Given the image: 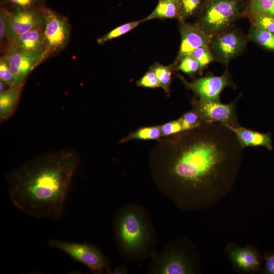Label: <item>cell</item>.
I'll return each mask as SVG.
<instances>
[{"label":"cell","instance_id":"7c38bea8","mask_svg":"<svg viewBox=\"0 0 274 274\" xmlns=\"http://www.w3.org/2000/svg\"><path fill=\"white\" fill-rule=\"evenodd\" d=\"M187 85L200 99L220 101L222 91L225 87L231 86L232 83L229 74L226 72L221 76L210 75L196 79Z\"/></svg>","mask_w":274,"mask_h":274},{"label":"cell","instance_id":"52a82bcc","mask_svg":"<svg viewBox=\"0 0 274 274\" xmlns=\"http://www.w3.org/2000/svg\"><path fill=\"white\" fill-rule=\"evenodd\" d=\"M148 272L155 274H189L193 273L194 270L183 252L167 247L156 256Z\"/></svg>","mask_w":274,"mask_h":274},{"label":"cell","instance_id":"9c48e42d","mask_svg":"<svg viewBox=\"0 0 274 274\" xmlns=\"http://www.w3.org/2000/svg\"><path fill=\"white\" fill-rule=\"evenodd\" d=\"M246 43L237 30L226 29L212 37L210 48L218 60L227 63L243 51Z\"/></svg>","mask_w":274,"mask_h":274},{"label":"cell","instance_id":"6da1fadb","mask_svg":"<svg viewBox=\"0 0 274 274\" xmlns=\"http://www.w3.org/2000/svg\"><path fill=\"white\" fill-rule=\"evenodd\" d=\"M188 131L177 140L160 169L158 187L182 210L207 209L232 189L244 148L234 132L220 123H202Z\"/></svg>","mask_w":274,"mask_h":274},{"label":"cell","instance_id":"5bb4252c","mask_svg":"<svg viewBox=\"0 0 274 274\" xmlns=\"http://www.w3.org/2000/svg\"><path fill=\"white\" fill-rule=\"evenodd\" d=\"M10 40L9 49L29 51H48L43 36V26L34 28Z\"/></svg>","mask_w":274,"mask_h":274},{"label":"cell","instance_id":"d6986e66","mask_svg":"<svg viewBox=\"0 0 274 274\" xmlns=\"http://www.w3.org/2000/svg\"><path fill=\"white\" fill-rule=\"evenodd\" d=\"M251 40L263 47L274 51V34L252 25L249 31Z\"/></svg>","mask_w":274,"mask_h":274},{"label":"cell","instance_id":"cb8c5ba5","mask_svg":"<svg viewBox=\"0 0 274 274\" xmlns=\"http://www.w3.org/2000/svg\"><path fill=\"white\" fill-rule=\"evenodd\" d=\"M199 63L198 71L203 69L214 59L210 46H201L196 49L191 54Z\"/></svg>","mask_w":274,"mask_h":274},{"label":"cell","instance_id":"9a60e30c","mask_svg":"<svg viewBox=\"0 0 274 274\" xmlns=\"http://www.w3.org/2000/svg\"><path fill=\"white\" fill-rule=\"evenodd\" d=\"M228 255L234 265L243 271H255L259 266L258 256L251 248L233 246L229 249Z\"/></svg>","mask_w":274,"mask_h":274},{"label":"cell","instance_id":"8992f818","mask_svg":"<svg viewBox=\"0 0 274 274\" xmlns=\"http://www.w3.org/2000/svg\"><path fill=\"white\" fill-rule=\"evenodd\" d=\"M44 13L43 36L48 50L60 51L66 45L70 37L67 19L53 10L42 7Z\"/></svg>","mask_w":274,"mask_h":274},{"label":"cell","instance_id":"f1b7e54d","mask_svg":"<svg viewBox=\"0 0 274 274\" xmlns=\"http://www.w3.org/2000/svg\"><path fill=\"white\" fill-rule=\"evenodd\" d=\"M179 63L177 70L187 74H193L199 69V63L191 55L185 56Z\"/></svg>","mask_w":274,"mask_h":274},{"label":"cell","instance_id":"3957f363","mask_svg":"<svg viewBox=\"0 0 274 274\" xmlns=\"http://www.w3.org/2000/svg\"><path fill=\"white\" fill-rule=\"evenodd\" d=\"M112 229L116 249L127 262H140L153 255L157 237L147 210L127 204L114 214Z\"/></svg>","mask_w":274,"mask_h":274},{"label":"cell","instance_id":"e0dca14e","mask_svg":"<svg viewBox=\"0 0 274 274\" xmlns=\"http://www.w3.org/2000/svg\"><path fill=\"white\" fill-rule=\"evenodd\" d=\"M22 85L9 87L0 93V118L7 120L13 113L20 96Z\"/></svg>","mask_w":274,"mask_h":274},{"label":"cell","instance_id":"7a4b0ae2","mask_svg":"<svg viewBox=\"0 0 274 274\" xmlns=\"http://www.w3.org/2000/svg\"><path fill=\"white\" fill-rule=\"evenodd\" d=\"M79 162L77 154L66 150L25 162L7 176L11 201L32 217L59 219Z\"/></svg>","mask_w":274,"mask_h":274},{"label":"cell","instance_id":"4316f807","mask_svg":"<svg viewBox=\"0 0 274 274\" xmlns=\"http://www.w3.org/2000/svg\"><path fill=\"white\" fill-rule=\"evenodd\" d=\"M180 119L183 131L194 129L203 123L199 115L195 111L185 113Z\"/></svg>","mask_w":274,"mask_h":274},{"label":"cell","instance_id":"277c9868","mask_svg":"<svg viewBox=\"0 0 274 274\" xmlns=\"http://www.w3.org/2000/svg\"><path fill=\"white\" fill-rule=\"evenodd\" d=\"M244 0H205L196 23L212 37L226 30L244 12Z\"/></svg>","mask_w":274,"mask_h":274},{"label":"cell","instance_id":"44dd1931","mask_svg":"<svg viewBox=\"0 0 274 274\" xmlns=\"http://www.w3.org/2000/svg\"><path fill=\"white\" fill-rule=\"evenodd\" d=\"M251 15L262 14L274 18V0H250Z\"/></svg>","mask_w":274,"mask_h":274},{"label":"cell","instance_id":"4fadbf2b","mask_svg":"<svg viewBox=\"0 0 274 274\" xmlns=\"http://www.w3.org/2000/svg\"><path fill=\"white\" fill-rule=\"evenodd\" d=\"M181 45L176 59L179 62L184 57L201 46H210L212 37L206 33L196 23L192 24L181 22Z\"/></svg>","mask_w":274,"mask_h":274},{"label":"cell","instance_id":"484cf974","mask_svg":"<svg viewBox=\"0 0 274 274\" xmlns=\"http://www.w3.org/2000/svg\"><path fill=\"white\" fill-rule=\"evenodd\" d=\"M161 131L160 127H147L141 128L131 134L124 141L130 139L151 140L156 139L160 136Z\"/></svg>","mask_w":274,"mask_h":274},{"label":"cell","instance_id":"5b68a950","mask_svg":"<svg viewBox=\"0 0 274 274\" xmlns=\"http://www.w3.org/2000/svg\"><path fill=\"white\" fill-rule=\"evenodd\" d=\"M48 245L84 264L92 272L110 273L111 271L108 258L93 245L56 239H50Z\"/></svg>","mask_w":274,"mask_h":274},{"label":"cell","instance_id":"ffe728a7","mask_svg":"<svg viewBox=\"0 0 274 274\" xmlns=\"http://www.w3.org/2000/svg\"><path fill=\"white\" fill-rule=\"evenodd\" d=\"M178 5V19L184 22L193 16L202 6V0H177Z\"/></svg>","mask_w":274,"mask_h":274},{"label":"cell","instance_id":"f546056e","mask_svg":"<svg viewBox=\"0 0 274 274\" xmlns=\"http://www.w3.org/2000/svg\"><path fill=\"white\" fill-rule=\"evenodd\" d=\"M5 2L14 8L29 10L40 7L43 0H5Z\"/></svg>","mask_w":274,"mask_h":274},{"label":"cell","instance_id":"603a6c76","mask_svg":"<svg viewBox=\"0 0 274 274\" xmlns=\"http://www.w3.org/2000/svg\"><path fill=\"white\" fill-rule=\"evenodd\" d=\"M152 70L154 72L160 87L167 92L171 81V67L156 64L152 68Z\"/></svg>","mask_w":274,"mask_h":274},{"label":"cell","instance_id":"ba28073f","mask_svg":"<svg viewBox=\"0 0 274 274\" xmlns=\"http://www.w3.org/2000/svg\"><path fill=\"white\" fill-rule=\"evenodd\" d=\"M194 111L203 123L218 122L229 128L239 126L234 103L222 104L220 101L199 99L194 104Z\"/></svg>","mask_w":274,"mask_h":274},{"label":"cell","instance_id":"d590c367","mask_svg":"<svg viewBox=\"0 0 274 274\" xmlns=\"http://www.w3.org/2000/svg\"><path fill=\"white\" fill-rule=\"evenodd\" d=\"M4 82L0 80V93L5 91V85H6Z\"/></svg>","mask_w":274,"mask_h":274},{"label":"cell","instance_id":"d4e9b609","mask_svg":"<svg viewBox=\"0 0 274 274\" xmlns=\"http://www.w3.org/2000/svg\"><path fill=\"white\" fill-rule=\"evenodd\" d=\"M0 80L4 82L9 87H12L20 85L12 71L9 66L5 57L1 58L0 60Z\"/></svg>","mask_w":274,"mask_h":274},{"label":"cell","instance_id":"ac0fdd59","mask_svg":"<svg viewBox=\"0 0 274 274\" xmlns=\"http://www.w3.org/2000/svg\"><path fill=\"white\" fill-rule=\"evenodd\" d=\"M177 0H159L152 12L143 19L142 22L153 19L178 18Z\"/></svg>","mask_w":274,"mask_h":274},{"label":"cell","instance_id":"2e32d148","mask_svg":"<svg viewBox=\"0 0 274 274\" xmlns=\"http://www.w3.org/2000/svg\"><path fill=\"white\" fill-rule=\"evenodd\" d=\"M230 128L234 132L243 148L247 147L262 146L269 150L272 149L271 138L269 133L257 132L240 125Z\"/></svg>","mask_w":274,"mask_h":274},{"label":"cell","instance_id":"4dcf8cb0","mask_svg":"<svg viewBox=\"0 0 274 274\" xmlns=\"http://www.w3.org/2000/svg\"><path fill=\"white\" fill-rule=\"evenodd\" d=\"M160 127L163 135H168L183 131L180 118L166 123Z\"/></svg>","mask_w":274,"mask_h":274},{"label":"cell","instance_id":"7402d4cb","mask_svg":"<svg viewBox=\"0 0 274 274\" xmlns=\"http://www.w3.org/2000/svg\"><path fill=\"white\" fill-rule=\"evenodd\" d=\"M142 20L130 22L120 25L97 39L98 44L105 42L124 35L137 26Z\"/></svg>","mask_w":274,"mask_h":274},{"label":"cell","instance_id":"83f0119b","mask_svg":"<svg viewBox=\"0 0 274 274\" xmlns=\"http://www.w3.org/2000/svg\"><path fill=\"white\" fill-rule=\"evenodd\" d=\"M254 26L274 34V18L262 14L251 15Z\"/></svg>","mask_w":274,"mask_h":274},{"label":"cell","instance_id":"1f68e13d","mask_svg":"<svg viewBox=\"0 0 274 274\" xmlns=\"http://www.w3.org/2000/svg\"><path fill=\"white\" fill-rule=\"evenodd\" d=\"M141 86L150 88L160 87L154 72L151 70L148 72L138 82Z\"/></svg>","mask_w":274,"mask_h":274},{"label":"cell","instance_id":"d6a6232c","mask_svg":"<svg viewBox=\"0 0 274 274\" xmlns=\"http://www.w3.org/2000/svg\"><path fill=\"white\" fill-rule=\"evenodd\" d=\"M7 16L6 8H1L0 11V42L2 43L7 37Z\"/></svg>","mask_w":274,"mask_h":274},{"label":"cell","instance_id":"e575fe53","mask_svg":"<svg viewBox=\"0 0 274 274\" xmlns=\"http://www.w3.org/2000/svg\"><path fill=\"white\" fill-rule=\"evenodd\" d=\"M128 273L126 267L124 266H120L111 270L110 273L113 274H126Z\"/></svg>","mask_w":274,"mask_h":274},{"label":"cell","instance_id":"8fae6325","mask_svg":"<svg viewBox=\"0 0 274 274\" xmlns=\"http://www.w3.org/2000/svg\"><path fill=\"white\" fill-rule=\"evenodd\" d=\"M48 51H29L9 49L5 57L18 82L22 85L29 73L49 54Z\"/></svg>","mask_w":274,"mask_h":274},{"label":"cell","instance_id":"836d02e7","mask_svg":"<svg viewBox=\"0 0 274 274\" xmlns=\"http://www.w3.org/2000/svg\"><path fill=\"white\" fill-rule=\"evenodd\" d=\"M265 271L268 274H274V254L265 259Z\"/></svg>","mask_w":274,"mask_h":274},{"label":"cell","instance_id":"30bf717a","mask_svg":"<svg viewBox=\"0 0 274 274\" xmlns=\"http://www.w3.org/2000/svg\"><path fill=\"white\" fill-rule=\"evenodd\" d=\"M7 16V37L12 39L32 29L43 26L44 13L42 7L29 10L14 8L6 9Z\"/></svg>","mask_w":274,"mask_h":274}]
</instances>
